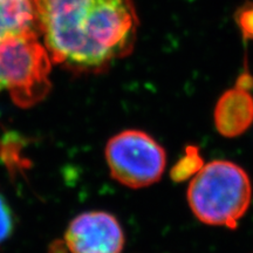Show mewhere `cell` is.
Masks as SVG:
<instances>
[{
	"instance_id": "obj_1",
	"label": "cell",
	"mask_w": 253,
	"mask_h": 253,
	"mask_svg": "<svg viewBox=\"0 0 253 253\" xmlns=\"http://www.w3.org/2000/svg\"><path fill=\"white\" fill-rule=\"evenodd\" d=\"M34 6L50 59L72 71L103 72L134 49V0H34Z\"/></svg>"
},
{
	"instance_id": "obj_2",
	"label": "cell",
	"mask_w": 253,
	"mask_h": 253,
	"mask_svg": "<svg viewBox=\"0 0 253 253\" xmlns=\"http://www.w3.org/2000/svg\"><path fill=\"white\" fill-rule=\"evenodd\" d=\"M252 199L250 177L242 167L216 160L201 168L188 188L190 209L202 223L235 229Z\"/></svg>"
},
{
	"instance_id": "obj_3",
	"label": "cell",
	"mask_w": 253,
	"mask_h": 253,
	"mask_svg": "<svg viewBox=\"0 0 253 253\" xmlns=\"http://www.w3.org/2000/svg\"><path fill=\"white\" fill-rule=\"evenodd\" d=\"M52 59L39 42L37 31L0 42V79L21 108L39 103L49 93Z\"/></svg>"
},
{
	"instance_id": "obj_4",
	"label": "cell",
	"mask_w": 253,
	"mask_h": 253,
	"mask_svg": "<svg viewBox=\"0 0 253 253\" xmlns=\"http://www.w3.org/2000/svg\"><path fill=\"white\" fill-rule=\"evenodd\" d=\"M104 154L110 175L126 188L153 185L166 170V151L150 135L141 130H125L113 136Z\"/></svg>"
},
{
	"instance_id": "obj_5",
	"label": "cell",
	"mask_w": 253,
	"mask_h": 253,
	"mask_svg": "<svg viewBox=\"0 0 253 253\" xmlns=\"http://www.w3.org/2000/svg\"><path fill=\"white\" fill-rule=\"evenodd\" d=\"M65 240L72 253H121L125 235L112 214L89 211L71 221Z\"/></svg>"
},
{
	"instance_id": "obj_6",
	"label": "cell",
	"mask_w": 253,
	"mask_h": 253,
	"mask_svg": "<svg viewBox=\"0 0 253 253\" xmlns=\"http://www.w3.org/2000/svg\"><path fill=\"white\" fill-rule=\"evenodd\" d=\"M253 78L248 71L243 73L236 86L226 90L214 108V126L224 137L242 135L253 122Z\"/></svg>"
},
{
	"instance_id": "obj_7",
	"label": "cell",
	"mask_w": 253,
	"mask_h": 253,
	"mask_svg": "<svg viewBox=\"0 0 253 253\" xmlns=\"http://www.w3.org/2000/svg\"><path fill=\"white\" fill-rule=\"evenodd\" d=\"M37 28L34 0H0V42Z\"/></svg>"
},
{
	"instance_id": "obj_8",
	"label": "cell",
	"mask_w": 253,
	"mask_h": 253,
	"mask_svg": "<svg viewBox=\"0 0 253 253\" xmlns=\"http://www.w3.org/2000/svg\"><path fill=\"white\" fill-rule=\"evenodd\" d=\"M186 160H188V163H186L185 158H183L181 164H177V166L173 168V178L177 179V181H182V179H185L186 177H189L192 173H196L201 169L202 163H201V157H199L198 151L196 149H189L186 151Z\"/></svg>"
},
{
	"instance_id": "obj_9",
	"label": "cell",
	"mask_w": 253,
	"mask_h": 253,
	"mask_svg": "<svg viewBox=\"0 0 253 253\" xmlns=\"http://www.w3.org/2000/svg\"><path fill=\"white\" fill-rule=\"evenodd\" d=\"M236 24L245 40L253 41V2L248 1L237 9Z\"/></svg>"
},
{
	"instance_id": "obj_10",
	"label": "cell",
	"mask_w": 253,
	"mask_h": 253,
	"mask_svg": "<svg viewBox=\"0 0 253 253\" xmlns=\"http://www.w3.org/2000/svg\"><path fill=\"white\" fill-rule=\"evenodd\" d=\"M13 213L6 199L0 195V243L5 242L13 231Z\"/></svg>"
},
{
	"instance_id": "obj_11",
	"label": "cell",
	"mask_w": 253,
	"mask_h": 253,
	"mask_svg": "<svg viewBox=\"0 0 253 253\" xmlns=\"http://www.w3.org/2000/svg\"><path fill=\"white\" fill-rule=\"evenodd\" d=\"M5 88V84H4V82L1 81V79H0V90H2Z\"/></svg>"
}]
</instances>
